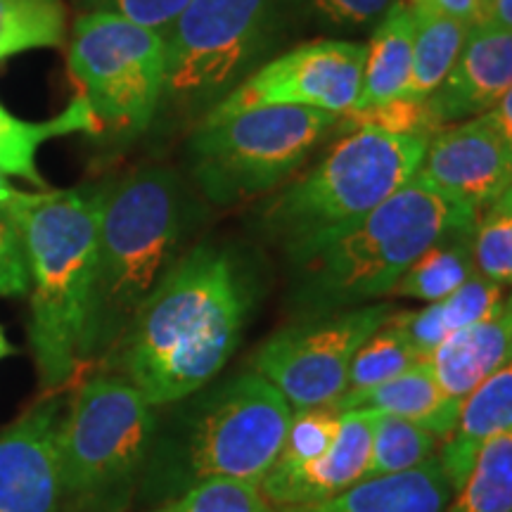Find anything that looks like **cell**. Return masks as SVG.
Here are the masks:
<instances>
[{
	"label": "cell",
	"mask_w": 512,
	"mask_h": 512,
	"mask_svg": "<svg viewBox=\"0 0 512 512\" xmlns=\"http://www.w3.org/2000/svg\"><path fill=\"white\" fill-rule=\"evenodd\" d=\"M252 287L230 249L197 245L164 275L114 349L102 358L155 408L221 375L245 330Z\"/></svg>",
	"instance_id": "1"
},
{
	"label": "cell",
	"mask_w": 512,
	"mask_h": 512,
	"mask_svg": "<svg viewBox=\"0 0 512 512\" xmlns=\"http://www.w3.org/2000/svg\"><path fill=\"white\" fill-rule=\"evenodd\" d=\"M138 482L140 501L159 505L207 479L261 484L283 448L294 408L254 370L209 382L169 403Z\"/></svg>",
	"instance_id": "2"
},
{
	"label": "cell",
	"mask_w": 512,
	"mask_h": 512,
	"mask_svg": "<svg viewBox=\"0 0 512 512\" xmlns=\"http://www.w3.org/2000/svg\"><path fill=\"white\" fill-rule=\"evenodd\" d=\"M197 204L176 171L143 166L107 185L81 363L102 361L185 254Z\"/></svg>",
	"instance_id": "3"
},
{
	"label": "cell",
	"mask_w": 512,
	"mask_h": 512,
	"mask_svg": "<svg viewBox=\"0 0 512 512\" xmlns=\"http://www.w3.org/2000/svg\"><path fill=\"white\" fill-rule=\"evenodd\" d=\"M477 216L415 174L363 219L287 256V302L313 318L389 297L422 252L453 230L475 228Z\"/></svg>",
	"instance_id": "4"
},
{
	"label": "cell",
	"mask_w": 512,
	"mask_h": 512,
	"mask_svg": "<svg viewBox=\"0 0 512 512\" xmlns=\"http://www.w3.org/2000/svg\"><path fill=\"white\" fill-rule=\"evenodd\" d=\"M105 190H46L38 202L12 211L29 261V344L46 389L62 387L81 363Z\"/></svg>",
	"instance_id": "5"
},
{
	"label": "cell",
	"mask_w": 512,
	"mask_h": 512,
	"mask_svg": "<svg viewBox=\"0 0 512 512\" xmlns=\"http://www.w3.org/2000/svg\"><path fill=\"white\" fill-rule=\"evenodd\" d=\"M427 138L358 128L339 136L309 174L264 202L256 228L292 256L347 228L418 174Z\"/></svg>",
	"instance_id": "6"
},
{
	"label": "cell",
	"mask_w": 512,
	"mask_h": 512,
	"mask_svg": "<svg viewBox=\"0 0 512 512\" xmlns=\"http://www.w3.org/2000/svg\"><path fill=\"white\" fill-rule=\"evenodd\" d=\"M157 411L121 375L102 373L83 384L57 434L64 510L124 508L143 475Z\"/></svg>",
	"instance_id": "7"
},
{
	"label": "cell",
	"mask_w": 512,
	"mask_h": 512,
	"mask_svg": "<svg viewBox=\"0 0 512 512\" xmlns=\"http://www.w3.org/2000/svg\"><path fill=\"white\" fill-rule=\"evenodd\" d=\"M297 0H190L171 24L162 102L204 117L285 38Z\"/></svg>",
	"instance_id": "8"
},
{
	"label": "cell",
	"mask_w": 512,
	"mask_h": 512,
	"mask_svg": "<svg viewBox=\"0 0 512 512\" xmlns=\"http://www.w3.org/2000/svg\"><path fill=\"white\" fill-rule=\"evenodd\" d=\"M337 119L311 107H256L200 119L188 143L190 174L219 207L266 195L297 174Z\"/></svg>",
	"instance_id": "9"
},
{
	"label": "cell",
	"mask_w": 512,
	"mask_h": 512,
	"mask_svg": "<svg viewBox=\"0 0 512 512\" xmlns=\"http://www.w3.org/2000/svg\"><path fill=\"white\" fill-rule=\"evenodd\" d=\"M67 64L100 128L136 138L157 117L166 81V43L157 31L114 12H83Z\"/></svg>",
	"instance_id": "10"
},
{
	"label": "cell",
	"mask_w": 512,
	"mask_h": 512,
	"mask_svg": "<svg viewBox=\"0 0 512 512\" xmlns=\"http://www.w3.org/2000/svg\"><path fill=\"white\" fill-rule=\"evenodd\" d=\"M392 313L389 304H366L287 325L254 351V373L273 384L294 411L335 403L347 392L356 351Z\"/></svg>",
	"instance_id": "11"
},
{
	"label": "cell",
	"mask_w": 512,
	"mask_h": 512,
	"mask_svg": "<svg viewBox=\"0 0 512 512\" xmlns=\"http://www.w3.org/2000/svg\"><path fill=\"white\" fill-rule=\"evenodd\" d=\"M366 43H302L261 64L202 119H221L256 107H311L342 117L361 98Z\"/></svg>",
	"instance_id": "12"
},
{
	"label": "cell",
	"mask_w": 512,
	"mask_h": 512,
	"mask_svg": "<svg viewBox=\"0 0 512 512\" xmlns=\"http://www.w3.org/2000/svg\"><path fill=\"white\" fill-rule=\"evenodd\" d=\"M418 176L479 214L512 185V150L484 112L434 133Z\"/></svg>",
	"instance_id": "13"
},
{
	"label": "cell",
	"mask_w": 512,
	"mask_h": 512,
	"mask_svg": "<svg viewBox=\"0 0 512 512\" xmlns=\"http://www.w3.org/2000/svg\"><path fill=\"white\" fill-rule=\"evenodd\" d=\"M60 422L62 403L46 399L0 432V512H62Z\"/></svg>",
	"instance_id": "14"
},
{
	"label": "cell",
	"mask_w": 512,
	"mask_h": 512,
	"mask_svg": "<svg viewBox=\"0 0 512 512\" xmlns=\"http://www.w3.org/2000/svg\"><path fill=\"white\" fill-rule=\"evenodd\" d=\"M375 408L342 411L335 446L302 465H273L259 489L275 508L328 501L368 477Z\"/></svg>",
	"instance_id": "15"
},
{
	"label": "cell",
	"mask_w": 512,
	"mask_h": 512,
	"mask_svg": "<svg viewBox=\"0 0 512 512\" xmlns=\"http://www.w3.org/2000/svg\"><path fill=\"white\" fill-rule=\"evenodd\" d=\"M510 88L512 29L484 22L470 29L451 74L427 100L444 128L489 112Z\"/></svg>",
	"instance_id": "16"
},
{
	"label": "cell",
	"mask_w": 512,
	"mask_h": 512,
	"mask_svg": "<svg viewBox=\"0 0 512 512\" xmlns=\"http://www.w3.org/2000/svg\"><path fill=\"white\" fill-rule=\"evenodd\" d=\"M425 361L448 399L460 406L472 389L512 361V292L491 316L448 337Z\"/></svg>",
	"instance_id": "17"
},
{
	"label": "cell",
	"mask_w": 512,
	"mask_h": 512,
	"mask_svg": "<svg viewBox=\"0 0 512 512\" xmlns=\"http://www.w3.org/2000/svg\"><path fill=\"white\" fill-rule=\"evenodd\" d=\"M453 491L439 460L399 475L366 477L328 501L287 505L280 512H444Z\"/></svg>",
	"instance_id": "18"
},
{
	"label": "cell",
	"mask_w": 512,
	"mask_h": 512,
	"mask_svg": "<svg viewBox=\"0 0 512 512\" xmlns=\"http://www.w3.org/2000/svg\"><path fill=\"white\" fill-rule=\"evenodd\" d=\"M508 430H512V361L472 389L460 403L456 427L441 441L437 460L453 491L465 484L479 451Z\"/></svg>",
	"instance_id": "19"
},
{
	"label": "cell",
	"mask_w": 512,
	"mask_h": 512,
	"mask_svg": "<svg viewBox=\"0 0 512 512\" xmlns=\"http://www.w3.org/2000/svg\"><path fill=\"white\" fill-rule=\"evenodd\" d=\"M339 411L349 408H375L380 413L406 418L415 425L425 427L444 441L453 432L460 406L446 396L441 384L434 377L430 363L420 361L403 370L392 380L377 384L366 392L339 396L335 401Z\"/></svg>",
	"instance_id": "20"
},
{
	"label": "cell",
	"mask_w": 512,
	"mask_h": 512,
	"mask_svg": "<svg viewBox=\"0 0 512 512\" xmlns=\"http://www.w3.org/2000/svg\"><path fill=\"white\" fill-rule=\"evenodd\" d=\"M503 299L505 287L484 278L477 271L448 297L422 306L418 311L392 313L389 323L403 332V337L411 342V347L425 361L448 337L491 316L503 304Z\"/></svg>",
	"instance_id": "21"
},
{
	"label": "cell",
	"mask_w": 512,
	"mask_h": 512,
	"mask_svg": "<svg viewBox=\"0 0 512 512\" xmlns=\"http://www.w3.org/2000/svg\"><path fill=\"white\" fill-rule=\"evenodd\" d=\"M415 15L406 0L389 5L366 46L361 98L354 110L401 98L411 79Z\"/></svg>",
	"instance_id": "22"
},
{
	"label": "cell",
	"mask_w": 512,
	"mask_h": 512,
	"mask_svg": "<svg viewBox=\"0 0 512 512\" xmlns=\"http://www.w3.org/2000/svg\"><path fill=\"white\" fill-rule=\"evenodd\" d=\"M102 131L91 105L83 95L76 93L67 110L60 117L48 121H24L12 117L0 102V171L5 176H17L36 185L38 190H48L46 178L36 166L38 147L48 140L69 136V133H98Z\"/></svg>",
	"instance_id": "23"
},
{
	"label": "cell",
	"mask_w": 512,
	"mask_h": 512,
	"mask_svg": "<svg viewBox=\"0 0 512 512\" xmlns=\"http://www.w3.org/2000/svg\"><path fill=\"white\" fill-rule=\"evenodd\" d=\"M472 235L475 228L453 230L422 252L415 264L401 275L389 297L418 299L432 304L456 292L477 273L475 254H472Z\"/></svg>",
	"instance_id": "24"
},
{
	"label": "cell",
	"mask_w": 512,
	"mask_h": 512,
	"mask_svg": "<svg viewBox=\"0 0 512 512\" xmlns=\"http://www.w3.org/2000/svg\"><path fill=\"white\" fill-rule=\"evenodd\" d=\"M415 15V43L413 67L403 98L427 100L437 91L446 76L451 74L470 27L458 19L444 15L434 5L413 8Z\"/></svg>",
	"instance_id": "25"
},
{
	"label": "cell",
	"mask_w": 512,
	"mask_h": 512,
	"mask_svg": "<svg viewBox=\"0 0 512 512\" xmlns=\"http://www.w3.org/2000/svg\"><path fill=\"white\" fill-rule=\"evenodd\" d=\"M67 41V5L62 0H0V62Z\"/></svg>",
	"instance_id": "26"
},
{
	"label": "cell",
	"mask_w": 512,
	"mask_h": 512,
	"mask_svg": "<svg viewBox=\"0 0 512 512\" xmlns=\"http://www.w3.org/2000/svg\"><path fill=\"white\" fill-rule=\"evenodd\" d=\"M444 512H512V430L486 444Z\"/></svg>",
	"instance_id": "27"
},
{
	"label": "cell",
	"mask_w": 512,
	"mask_h": 512,
	"mask_svg": "<svg viewBox=\"0 0 512 512\" xmlns=\"http://www.w3.org/2000/svg\"><path fill=\"white\" fill-rule=\"evenodd\" d=\"M439 437L406 418L380 413L375 415L373 446H370L368 477H384L408 472L427 460L437 458Z\"/></svg>",
	"instance_id": "28"
},
{
	"label": "cell",
	"mask_w": 512,
	"mask_h": 512,
	"mask_svg": "<svg viewBox=\"0 0 512 512\" xmlns=\"http://www.w3.org/2000/svg\"><path fill=\"white\" fill-rule=\"evenodd\" d=\"M420 361L422 358L418 356V351L411 347V342L403 337V332L389 323L387 318V323L380 330H375L361 344V349L356 351L349 368L347 392L342 396L373 389L377 384L401 375L403 370H408Z\"/></svg>",
	"instance_id": "29"
},
{
	"label": "cell",
	"mask_w": 512,
	"mask_h": 512,
	"mask_svg": "<svg viewBox=\"0 0 512 512\" xmlns=\"http://www.w3.org/2000/svg\"><path fill=\"white\" fill-rule=\"evenodd\" d=\"M358 128H373V131L389 133V136H415L427 140L441 131L432 114L430 100H413L403 98V95L380 102V105L361 107V110L342 114L332 131L344 136V133L358 131Z\"/></svg>",
	"instance_id": "30"
},
{
	"label": "cell",
	"mask_w": 512,
	"mask_h": 512,
	"mask_svg": "<svg viewBox=\"0 0 512 512\" xmlns=\"http://www.w3.org/2000/svg\"><path fill=\"white\" fill-rule=\"evenodd\" d=\"M472 254L484 278L512 285V185L477 216Z\"/></svg>",
	"instance_id": "31"
},
{
	"label": "cell",
	"mask_w": 512,
	"mask_h": 512,
	"mask_svg": "<svg viewBox=\"0 0 512 512\" xmlns=\"http://www.w3.org/2000/svg\"><path fill=\"white\" fill-rule=\"evenodd\" d=\"M145 512H280L261 494L259 484L240 479H207L171 501Z\"/></svg>",
	"instance_id": "32"
},
{
	"label": "cell",
	"mask_w": 512,
	"mask_h": 512,
	"mask_svg": "<svg viewBox=\"0 0 512 512\" xmlns=\"http://www.w3.org/2000/svg\"><path fill=\"white\" fill-rule=\"evenodd\" d=\"M342 411L335 403H320L292 411L290 425L275 465H302L323 456L335 446Z\"/></svg>",
	"instance_id": "33"
},
{
	"label": "cell",
	"mask_w": 512,
	"mask_h": 512,
	"mask_svg": "<svg viewBox=\"0 0 512 512\" xmlns=\"http://www.w3.org/2000/svg\"><path fill=\"white\" fill-rule=\"evenodd\" d=\"M29 292V261L15 214L0 209V297Z\"/></svg>",
	"instance_id": "34"
},
{
	"label": "cell",
	"mask_w": 512,
	"mask_h": 512,
	"mask_svg": "<svg viewBox=\"0 0 512 512\" xmlns=\"http://www.w3.org/2000/svg\"><path fill=\"white\" fill-rule=\"evenodd\" d=\"M323 27L361 29L380 22L392 0H297Z\"/></svg>",
	"instance_id": "35"
},
{
	"label": "cell",
	"mask_w": 512,
	"mask_h": 512,
	"mask_svg": "<svg viewBox=\"0 0 512 512\" xmlns=\"http://www.w3.org/2000/svg\"><path fill=\"white\" fill-rule=\"evenodd\" d=\"M188 3L190 0H83L88 12H114V15L131 19L140 27L157 31L162 36L169 34L171 24L176 22V17Z\"/></svg>",
	"instance_id": "36"
},
{
	"label": "cell",
	"mask_w": 512,
	"mask_h": 512,
	"mask_svg": "<svg viewBox=\"0 0 512 512\" xmlns=\"http://www.w3.org/2000/svg\"><path fill=\"white\" fill-rule=\"evenodd\" d=\"M432 5L470 29L479 27V24L489 19V10H486L484 0H432Z\"/></svg>",
	"instance_id": "37"
},
{
	"label": "cell",
	"mask_w": 512,
	"mask_h": 512,
	"mask_svg": "<svg viewBox=\"0 0 512 512\" xmlns=\"http://www.w3.org/2000/svg\"><path fill=\"white\" fill-rule=\"evenodd\" d=\"M46 190H38V192H22L15 190L8 181V176L0 171V209H8V211H17L29 207V204L38 202L43 197Z\"/></svg>",
	"instance_id": "38"
},
{
	"label": "cell",
	"mask_w": 512,
	"mask_h": 512,
	"mask_svg": "<svg viewBox=\"0 0 512 512\" xmlns=\"http://www.w3.org/2000/svg\"><path fill=\"white\" fill-rule=\"evenodd\" d=\"M486 114H489V117L494 119V124L498 126V131L503 133V138L508 140V145H510V150H512V88Z\"/></svg>",
	"instance_id": "39"
},
{
	"label": "cell",
	"mask_w": 512,
	"mask_h": 512,
	"mask_svg": "<svg viewBox=\"0 0 512 512\" xmlns=\"http://www.w3.org/2000/svg\"><path fill=\"white\" fill-rule=\"evenodd\" d=\"M489 22L496 24V27L512 29V0H491Z\"/></svg>",
	"instance_id": "40"
},
{
	"label": "cell",
	"mask_w": 512,
	"mask_h": 512,
	"mask_svg": "<svg viewBox=\"0 0 512 512\" xmlns=\"http://www.w3.org/2000/svg\"><path fill=\"white\" fill-rule=\"evenodd\" d=\"M12 354H15V347H12L10 339L5 337V330L0 328V361H3V358L12 356Z\"/></svg>",
	"instance_id": "41"
},
{
	"label": "cell",
	"mask_w": 512,
	"mask_h": 512,
	"mask_svg": "<svg viewBox=\"0 0 512 512\" xmlns=\"http://www.w3.org/2000/svg\"><path fill=\"white\" fill-rule=\"evenodd\" d=\"M411 8H420V5H432V0H406Z\"/></svg>",
	"instance_id": "42"
},
{
	"label": "cell",
	"mask_w": 512,
	"mask_h": 512,
	"mask_svg": "<svg viewBox=\"0 0 512 512\" xmlns=\"http://www.w3.org/2000/svg\"><path fill=\"white\" fill-rule=\"evenodd\" d=\"M489 3H491V0H484V5H486V10H489ZM486 22H489V19H486Z\"/></svg>",
	"instance_id": "43"
}]
</instances>
